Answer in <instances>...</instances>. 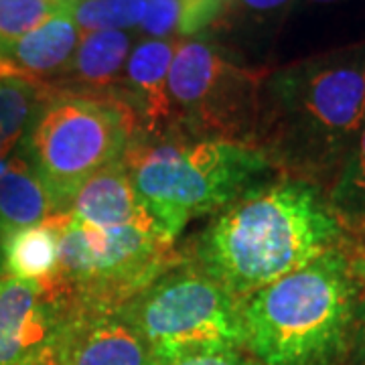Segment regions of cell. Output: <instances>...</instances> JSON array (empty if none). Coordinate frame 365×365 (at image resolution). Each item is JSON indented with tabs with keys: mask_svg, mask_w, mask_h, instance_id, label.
Returning <instances> with one entry per match:
<instances>
[{
	"mask_svg": "<svg viewBox=\"0 0 365 365\" xmlns=\"http://www.w3.org/2000/svg\"><path fill=\"white\" fill-rule=\"evenodd\" d=\"M0 63H2V57H0Z\"/></svg>",
	"mask_w": 365,
	"mask_h": 365,
	"instance_id": "27",
	"label": "cell"
},
{
	"mask_svg": "<svg viewBox=\"0 0 365 365\" xmlns=\"http://www.w3.org/2000/svg\"><path fill=\"white\" fill-rule=\"evenodd\" d=\"M345 223L321 187L280 177L220 211L195 244V264L235 299L337 248Z\"/></svg>",
	"mask_w": 365,
	"mask_h": 365,
	"instance_id": "2",
	"label": "cell"
},
{
	"mask_svg": "<svg viewBox=\"0 0 365 365\" xmlns=\"http://www.w3.org/2000/svg\"><path fill=\"white\" fill-rule=\"evenodd\" d=\"M43 96L37 81L0 71V175L9 167L14 148L25 140Z\"/></svg>",
	"mask_w": 365,
	"mask_h": 365,
	"instance_id": "18",
	"label": "cell"
},
{
	"mask_svg": "<svg viewBox=\"0 0 365 365\" xmlns=\"http://www.w3.org/2000/svg\"><path fill=\"white\" fill-rule=\"evenodd\" d=\"M132 53V37L126 31H96L81 35L78 51L66 69V88L86 93H120L126 63Z\"/></svg>",
	"mask_w": 365,
	"mask_h": 365,
	"instance_id": "14",
	"label": "cell"
},
{
	"mask_svg": "<svg viewBox=\"0 0 365 365\" xmlns=\"http://www.w3.org/2000/svg\"><path fill=\"white\" fill-rule=\"evenodd\" d=\"M136 138L138 120L120 93L47 90L23 143L55 215H63L79 189L122 160Z\"/></svg>",
	"mask_w": 365,
	"mask_h": 365,
	"instance_id": "5",
	"label": "cell"
},
{
	"mask_svg": "<svg viewBox=\"0 0 365 365\" xmlns=\"http://www.w3.org/2000/svg\"><path fill=\"white\" fill-rule=\"evenodd\" d=\"M67 215L98 230L155 223L134 191L124 158L93 175L73 197Z\"/></svg>",
	"mask_w": 365,
	"mask_h": 365,
	"instance_id": "12",
	"label": "cell"
},
{
	"mask_svg": "<svg viewBox=\"0 0 365 365\" xmlns=\"http://www.w3.org/2000/svg\"><path fill=\"white\" fill-rule=\"evenodd\" d=\"M55 209L43 182L25 157L14 155L0 175V240L16 230L43 223Z\"/></svg>",
	"mask_w": 365,
	"mask_h": 365,
	"instance_id": "16",
	"label": "cell"
},
{
	"mask_svg": "<svg viewBox=\"0 0 365 365\" xmlns=\"http://www.w3.org/2000/svg\"><path fill=\"white\" fill-rule=\"evenodd\" d=\"M67 317L43 284L0 276V365H55Z\"/></svg>",
	"mask_w": 365,
	"mask_h": 365,
	"instance_id": "9",
	"label": "cell"
},
{
	"mask_svg": "<svg viewBox=\"0 0 365 365\" xmlns=\"http://www.w3.org/2000/svg\"><path fill=\"white\" fill-rule=\"evenodd\" d=\"M63 11L71 9L53 0H0V51Z\"/></svg>",
	"mask_w": 365,
	"mask_h": 365,
	"instance_id": "21",
	"label": "cell"
},
{
	"mask_svg": "<svg viewBox=\"0 0 365 365\" xmlns=\"http://www.w3.org/2000/svg\"><path fill=\"white\" fill-rule=\"evenodd\" d=\"M225 9L227 0H146L140 31L146 39H193L220 23Z\"/></svg>",
	"mask_w": 365,
	"mask_h": 365,
	"instance_id": "17",
	"label": "cell"
},
{
	"mask_svg": "<svg viewBox=\"0 0 365 365\" xmlns=\"http://www.w3.org/2000/svg\"><path fill=\"white\" fill-rule=\"evenodd\" d=\"M292 0H227V9L223 16L230 14H244V16H256V19H268V16H284L287 9Z\"/></svg>",
	"mask_w": 365,
	"mask_h": 365,
	"instance_id": "23",
	"label": "cell"
},
{
	"mask_svg": "<svg viewBox=\"0 0 365 365\" xmlns=\"http://www.w3.org/2000/svg\"><path fill=\"white\" fill-rule=\"evenodd\" d=\"M59 215L4 235L0 240L4 274L9 278L49 287L59 266Z\"/></svg>",
	"mask_w": 365,
	"mask_h": 365,
	"instance_id": "15",
	"label": "cell"
},
{
	"mask_svg": "<svg viewBox=\"0 0 365 365\" xmlns=\"http://www.w3.org/2000/svg\"><path fill=\"white\" fill-rule=\"evenodd\" d=\"M327 197L345 225L365 217V126L331 182Z\"/></svg>",
	"mask_w": 365,
	"mask_h": 365,
	"instance_id": "19",
	"label": "cell"
},
{
	"mask_svg": "<svg viewBox=\"0 0 365 365\" xmlns=\"http://www.w3.org/2000/svg\"><path fill=\"white\" fill-rule=\"evenodd\" d=\"M130 181L169 242L197 217L222 211L268 181V158L252 144L169 134L136 138L124 155Z\"/></svg>",
	"mask_w": 365,
	"mask_h": 365,
	"instance_id": "4",
	"label": "cell"
},
{
	"mask_svg": "<svg viewBox=\"0 0 365 365\" xmlns=\"http://www.w3.org/2000/svg\"><path fill=\"white\" fill-rule=\"evenodd\" d=\"M120 311L140 331L155 361L244 347L240 299L195 262L175 264Z\"/></svg>",
	"mask_w": 365,
	"mask_h": 365,
	"instance_id": "7",
	"label": "cell"
},
{
	"mask_svg": "<svg viewBox=\"0 0 365 365\" xmlns=\"http://www.w3.org/2000/svg\"><path fill=\"white\" fill-rule=\"evenodd\" d=\"M53 2H57V4H63L67 9H71V4L76 2V0H53Z\"/></svg>",
	"mask_w": 365,
	"mask_h": 365,
	"instance_id": "25",
	"label": "cell"
},
{
	"mask_svg": "<svg viewBox=\"0 0 365 365\" xmlns=\"http://www.w3.org/2000/svg\"><path fill=\"white\" fill-rule=\"evenodd\" d=\"M304 2H313V4H329V2H337V0H304Z\"/></svg>",
	"mask_w": 365,
	"mask_h": 365,
	"instance_id": "26",
	"label": "cell"
},
{
	"mask_svg": "<svg viewBox=\"0 0 365 365\" xmlns=\"http://www.w3.org/2000/svg\"><path fill=\"white\" fill-rule=\"evenodd\" d=\"M268 71L237 66L209 41L179 39L169 71L170 134L252 144Z\"/></svg>",
	"mask_w": 365,
	"mask_h": 365,
	"instance_id": "8",
	"label": "cell"
},
{
	"mask_svg": "<svg viewBox=\"0 0 365 365\" xmlns=\"http://www.w3.org/2000/svg\"><path fill=\"white\" fill-rule=\"evenodd\" d=\"M177 41L143 39L132 47L120 96L138 120V138L169 136L173 110L169 71Z\"/></svg>",
	"mask_w": 365,
	"mask_h": 365,
	"instance_id": "11",
	"label": "cell"
},
{
	"mask_svg": "<svg viewBox=\"0 0 365 365\" xmlns=\"http://www.w3.org/2000/svg\"><path fill=\"white\" fill-rule=\"evenodd\" d=\"M157 365H256L248 361L237 349H223V351H199L163 359Z\"/></svg>",
	"mask_w": 365,
	"mask_h": 365,
	"instance_id": "22",
	"label": "cell"
},
{
	"mask_svg": "<svg viewBox=\"0 0 365 365\" xmlns=\"http://www.w3.org/2000/svg\"><path fill=\"white\" fill-rule=\"evenodd\" d=\"M351 227L355 230V262H357L365 280V217L351 223Z\"/></svg>",
	"mask_w": 365,
	"mask_h": 365,
	"instance_id": "24",
	"label": "cell"
},
{
	"mask_svg": "<svg viewBox=\"0 0 365 365\" xmlns=\"http://www.w3.org/2000/svg\"><path fill=\"white\" fill-rule=\"evenodd\" d=\"M59 266L45 287L67 313L118 311L181 258L157 223L98 230L59 215Z\"/></svg>",
	"mask_w": 365,
	"mask_h": 365,
	"instance_id": "6",
	"label": "cell"
},
{
	"mask_svg": "<svg viewBox=\"0 0 365 365\" xmlns=\"http://www.w3.org/2000/svg\"><path fill=\"white\" fill-rule=\"evenodd\" d=\"M55 365H157L140 331L118 311L69 313Z\"/></svg>",
	"mask_w": 365,
	"mask_h": 365,
	"instance_id": "10",
	"label": "cell"
},
{
	"mask_svg": "<svg viewBox=\"0 0 365 365\" xmlns=\"http://www.w3.org/2000/svg\"><path fill=\"white\" fill-rule=\"evenodd\" d=\"M364 282L353 256L329 250L240 299L244 347L260 365H331L345 347Z\"/></svg>",
	"mask_w": 365,
	"mask_h": 365,
	"instance_id": "3",
	"label": "cell"
},
{
	"mask_svg": "<svg viewBox=\"0 0 365 365\" xmlns=\"http://www.w3.org/2000/svg\"><path fill=\"white\" fill-rule=\"evenodd\" d=\"M81 35L83 33L71 19V11L57 13L39 29L0 51V71L37 83L41 78L66 73L78 51Z\"/></svg>",
	"mask_w": 365,
	"mask_h": 365,
	"instance_id": "13",
	"label": "cell"
},
{
	"mask_svg": "<svg viewBox=\"0 0 365 365\" xmlns=\"http://www.w3.org/2000/svg\"><path fill=\"white\" fill-rule=\"evenodd\" d=\"M146 16V0H76L71 19L79 31H126L140 29Z\"/></svg>",
	"mask_w": 365,
	"mask_h": 365,
	"instance_id": "20",
	"label": "cell"
},
{
	"mask_svg": "<svg viewBox=\"0 0 365 365\" xmlns=\"http://www.w3.org/2000/svg\"><path fill=\"white\" fill-rule=\"evenodd\" d=\"M365 126V39L268 71L254 146L282 177L329 191Z\"/></svg>",
	"mask_w": 365,
	"mask_h": 365,
	"instance_id": "1",
	"label": "cell"
}]
</instances>
